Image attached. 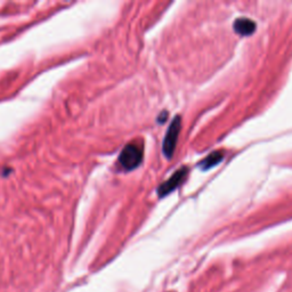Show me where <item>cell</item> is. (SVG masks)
Wrapping results in <instances>:
<instances>
[{
  "label": "cell",
  "instance_id": "6da1fadb",
  "mask_svg": "<svg viewBox=\"0 0 292 292\" xmlns=\"http://www.w3.org/2000/svg\"><path fill=\"white\" fill-rule=\"evenodd\" d=\"M143 160V146L129 144L127 145L120 156L121 165L128 170L135 169Z\"/></svg>",
  "mask_w": 292,
  "mask_h": 292
},
{
  "label": "cell",
  "instance_id": "7a4b0ae2",
  "mask_svg": "<svg viewBox=\"0 0 292 292\" xmlns=\"http://www.w3.org/2000/svg\"><path fill=\"white\" fill-rule=\"evenodd\" d=\"M181 128V120L180 117H175L174 120L170 123L169 129H168L165 140H163V153L167 158H171L176 149L177 140Z\"/></svg>",
  "mask_w": 292,
  "mask_h": 292
},
{
  "label": "cell",
  "instance_id": "3957f363",
  "mask_svg": "<svg viewBox=\"0 0 292 292\" xmlns=\"http://www.w3.org/2000/svg\"><path fill=\"white\" fill-rule=\"evenodd\" d=\"M187 172H188V169L186 167L180 168L178 171H176L169 179L165 181V183H163L161 186L158 188L159 197H161V198L166 197L167 194L171 193L175 188L178 187L179 185L185 180V178L187 177Z\"/></svg>",
  "mask_w": 292,
  "mask_h": 292
},
{
  "label": "cell",
  "instance_id": "277c9868",
  "mask_svg": "<svg viewBox=\"0 0 292 292\" xmlns=\"http://www.w3.org/2000/svg\"><path fill=\"white\" fill-rule=\"evenodd\" d=\"M234 30L235 32L240 35H250L256 31V23L254 21H251L249 19H237L235 22H234Z\"/></svg>",
  "mask_w": 292,
  "mask_h": 292
},
{
  "label": "cell",
  "instance_id": "5b68a950",
  "mask_svg": "<svg viewBox=\"0 0 292 292\" xmlns=\"http://www.w3.org/2000/svg\"><path fill=\"white\" fill-rule=\"evenodd\" d=\"M223 159H224V156H223L222 152H214V153L209 154V156H208L205 160L201 161L199 167H200L202 170H208V169H210V168L218 165V163L222 161Z\"/></svg>",
  "mask_w": 292,
  "mask_h": 292
}]
</instances>
